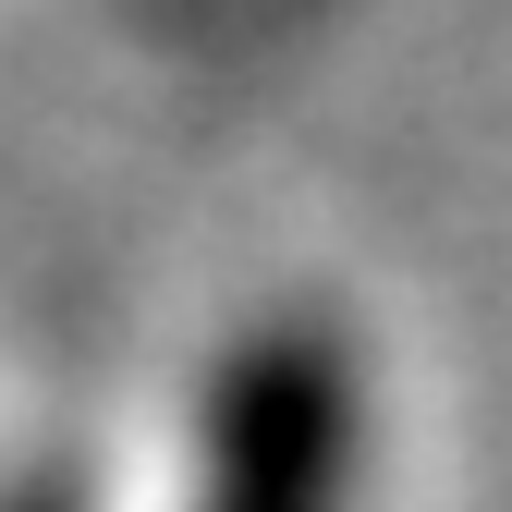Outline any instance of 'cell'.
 I'll use <instances>...</instances> for the list:
<instances>
[{"label": "cell", "instance_id": "6da1fadb", "mask_svg": "<svg viewBox=\"0 0 512 512\" xmlns=\"http://www.w3.org/2000/svg\"><path fill=\"white\" fill-rule=\"evenodd\" d=\"M366 500V366L330 317H256L196 391L183 512H354Z\"/></svg>", "mask_w": 512, "mask_h": 512}, {"label": "cell", "instance_id": "7a4b0ae2", "mask_svg": "<svg viewBox=\"0 0 512 512\" xmlns=\"http://www.w3.org/2000/svg\"><path fill=\"white\" fill-rule=\"evenodd\" d=\"M0 512H86V500H74V488H49V476H37V488H0Z\"/></svg>", "mask_w": 512, "mask_h": 512}]
</instances>
